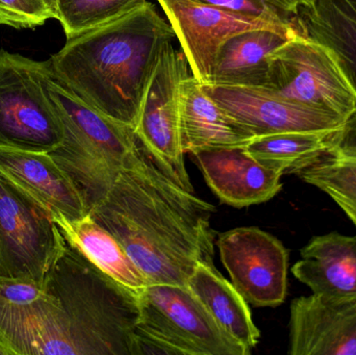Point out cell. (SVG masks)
<instances>
[{
    "label": "cell",
    "instance_id": "ac0fdd59",
    "mask_svg": "<svg viewBox=\"0 0 356 355\" xmlns=\"http://www.w3.org/2000/svg\"><path fill=\"white\" fill-rule=\"evenodd\" d=\"M180 138L184 154L247 145L254 135L230 116L188 75L180 85Z\"/></svg>",
    "mask_w": 356,
    "mask_h": 355
},
{
    "label": "cell",
    "instance_id": "3957f363",
    "mask_svg": "<svg viewBox=\"0 0 356 355\" xmlns=\"http://www.w3.org/2000/svg\"><path fill=\"white\" fill-rule=\"evenodd\" d=\"M45 290L62 308L76 355H135L139 294L70 244L56 261Z\"/></svg>",
    "mask_w": 356,
    "mask_h": 355
},
{
    "label": "cell",
    "instance_id": "cb8c5ba5",
    "mask_svg": "<svg viewBox=\"0 0 356 355\" xmlns=\"http://www.w3.org/2000/svg\"><path fill=\"white\" fill-rule=\"evenodd\" d=\"M330 131H288L255 137L247 151L264 166L284 174H298L316 162L327 146Z\"/></svg>",
    "mask_w": 356,
    "mask_h": 355
},
{
    "label": "cell",
    "instance_id": "e0dca14e",
    "mask_svg": "<svg viewBox=\"0 0 356 355\" xmlns=\"http://www.w3.org/2000/svg\"><path fill=\"white\" fill-rule=\"evenodd\" d=\"M292 273L314 294L356 298V235L316 236L302 249Z\"/></svg>",
    "mask_w": 356,
    "mask_h": 355
},
{
    "label": "cell",
    "instance_id": "f546056e",
    "mask_svg": "<svg viewBox=\"0 0 356 355\" xmlns=\"http://www.w3.org/2000/svg\"><path fill=\"white\" fill-rule=\"evenodd\" d=\"M46 1L48 2V3L50 4V6H52V8H56V2H58V0H46Z\"/></svg>",
    "mask_w": 356,
    "mask_h": 355
},
{
    "label": "cell",
    "instance_id": "277c9868",
    "mask_svg": "<svg viewBox=\"0 0 356 355\" xmlns=\"http://www.w3.org/2000/svg\"><path fill=\"white\" fill-rule=\"evenodd\" d=\"M46 91L64 127V141L50 152L83 194L89 210L111 189L137 147L135 129L108 118L54 79Z\"/></svg>",
    "mask_w": 356,
    "mask_h": 355
},
{
    "label": "cell",
    "instance_id": "7c38bea8",
    "mask_svg": "<svg viewBox=\"0 0 356 355\" xmlns=\"http://www.w3.org/2000/svg\"><path fill=\"white\" fill-rule=\"evenodd\" d=\"M203 88L254 138L288 131L332 133L338 131L346 120L334 113L293 101L263 88Z\"/></svg>",
    "mask_w": 356,
    "mask_h": 355
},
{
    "label": "cell",
    "instance_id": "8992f818",
    "mask_svg": "<svg viewBox=\"0 0 356 355\" xmlns=\"http://www.w3.org/2000/svg\"><path fill=\"white\" fill-rule=\"evenodd\" d=\"M50 60L0 50V148L50 152L62 145L64 127L46 91Z\"/></svg>",
    "mask_w": 356,
    "mask_h": 355
},
{
    "label": "cell",
    "instance_id": "ba28073f",
    "mask_svg": "<svg viewBox=\"0 0 356 355\" xmlns=\"http://www.w3.org/2000/svg\"><path fill=\"white\" fill-rule=\"evenodd\" d=\"M277 95L347 119L356 93L326 46L297 35L269 56L267 85Z\"/></svg>",
    "mask_w": 356,
    "mask_h": 355
},
{
    "label": "cell",
    "instance_id": "4fadbf2b",
    "mask_svg": "<svg viewBox=\"0 0 356 355\" xmlns=\"http://www.w3.org/2000/svg\"><path fill=\"white\" fill-rule=\"evenodd\" d=\"M289 329L290 355H356V298H296Z\"/></svg>",
    "mask_w": 356,
    "mask_h": 355
},
{
    "label": "cell",
    "instance_id": "7402d4cb",
    "mask_svg": "<svg viewBox=\"0 0 356 355\" xmlns=\"http://www.w3.org/2000/svg\"><path fill=\"white\" fill-rule=\"evenodd\" d=\"M67 243L79 249L106 274L140 294L149 286L143 273L124 248L91 215L71 220L60 214L51 215Z\"/></svg>",
    "mask_w": 356,
    "mask_h": 355
},
{
    "label": "cell",
    "instance_id": "9a60e30c",
    "mask_svg": "<svg viewBox=\"0 0 356 355\" xmlns=\"http://www.w3.org/2000/svg\"><path fill=\"white\" fill-rule=\"evenodd\" d=\"M0 175L51 215L76 220L89 214L79 187L49 154L0 148Z\"/></svg>",
    "mask_w": 356,
    "mask_h": 355
},
{
    "label": "cell",
    "instance_id": "5b68a950",
    "mask_svg": "<svg viewBox=\"0 0 356 355\" xmlns=\"http://www.w3.org/2000/svg\"><path fill=\"white\" fill-rule=\"evenodd\" d=\"M135 355H249L186 287L150 285L139 294Z\"/></svg>",
    "mask_w": 356,
    "mask_h": 355
},
{
    "label": "cell",
    "instance_id": "d4e9b609",
    "mask_svg": "<svg viewBox=\"0 0 356 355\" xmlns=\"http://www.w3.org/2000/svg\"><path fill=\"white\" fill-rule=\"evenodd\" d=\"M147 0H58L54 19L58 20L67 38L120 18Z\"/></svg>",
    "mask_w": 356,
    "mask_h": 355
},
{
    "label": "cell",
    "instance_id": "ffe728a7",
    "mask_svg": "<svg viewBox=\"0 0 356 355\" xmlns=\"http://www.w3.org/2000/svg\"><path fill=\"white\" fill-rule=\"evenodd\" d=\"M297 175L327 194L356 227V110L330 135L319 158Z\"/></svg>",
    "mask_w": 356,
    "mask_h": 355
},
{
    "label": "cell",
    "instance_id": "2e32d148",
    "mask_svg": "<svg viewBox=\"0 0 356 355\" xmlns=\"http://www.w3.org/2000/svg\"><path fill=\"white\" fill-rule=\"evenodd\" d=\"M0 342L13 355H76L62 308L49 293L33 304L0 310Z\"/></svg>",
    "mask_w": 356,
    "mask_h": 355
},
{
    "label": "cell",
    "instance_id": "f1b7e54d",
    "mask_svg": "<svg viewBox=\"0 0 356 355\" xmlns=\"http://www.w3.org/2000/svg\"><path fill=\"white\" fill-rule=\"evenodd\" d=\"M0 355H13L12 352L0 342Z\"/></svg>",
    "mask_w": 356,
    "mask_h": 355
},
{
    "label": "cell",
    "instance_id": "44dd1931",
    "mask_svg": "<svg viewBox=\"0 0 356 355\" xmlns=\"http://www.w3.org/2000/svg\"><path fill=\"white\" fill-rule=\"evenodd\" d=\"M295 28L332 52L356 93V0H312L299 10Z\"/></svg>",
    "mask_w": 356,
    "mask_h": 355
},
{
    "label": "cell",
    "instance_id": "8fae6325",
    "mask_svg": "<svg viewBox=\"0 0 356 355\" xmlns=\"http://www.w3.org/2000/svg\"><path fill=\"white\" fill-rule=\"evenodd\" d=\"M179 40L188 67L201 85H211L216 56L222 44L241 31L269 28L286 35V31L259 19L196 0H158Z\"/></svg>",
    "mask_w": 356,
    "mask_h": 355
},
{
    "label": "cell",
    "instance_id": "4316f807",
    "mask_svg": "<svg viewBox=\"0 0 356 355\" xmlns=\"http://www.w3.org/2000/svg\"><path fill=\"white\" fill-rule=\"evenodd\" d=\"M54 19V10L46 0H0V25L35 28Z\"/></svg>",
    "mask_w": 356,
    "mask_h": 355
},
{
    "label": "cell",
    "instance_id": "9c48e42d",
    "mask_svg": "<svg viewBox=\"0 0 356 355\" xmlns=\"http://www.w3.org/2000/svg\"><path fill=\"white\" fill-rule=\"evenodd\" d=\"M188 68L184 52L167 43L146 91L135 133L178 185L194 192L180 138V85L188 76Z\"/></svg>",
    "mask_w": 356,
    "mask_h": 355
},
{
    "label": "cell",
    "instance_id": "484cf974",
    "mask_svg": "<svg viewBox=\"0 0 356 355\" xmlns=\"http://www.w3.org/2000/svg\"><path fill=\"white\" fill-rule=\"evenodd\" d=\"M201 3L211 4L225 8L251 18L259 19L297 33L295 21L299 10L312 0H196Z\"/></svg>",
    "mask_w": 356,
    "mask_h": 355
},
{
    "label": "cell",
    "instance_id": "6da1fadb",
    "mask_svg": "<svg viewBox=\"0 0 356 355\" xmlns=\"http://www.w3.org/2000/svg\"><path fill=\"white\" fill-rule=\"evenodd\" d=\"M216 208L179 185L138 140L92 218L116 238L150 285L186 287L197 265H213Z\"/></svg>",
    "mask_w": 356,
    "mask_h": 355
},
{
    "label": "cell",
    "instance_id": "d6986e66",
    "mask_svg": "<svg viewBox=\"0 0 356 355\" xmlns=\"http://www.w3.org/2000/svg\"><path fill=\"white\" fill-rule=\"evenodd\" d=\"M291 38L292 35L269 28L234 33L220 47L211 85H207L265 88L269 56Z\"/></svg>",
    "mask_w": 356,
    "mask_h": 355
},
{
    "label": "cell",
    "instance_id": "52a82bcc",
    "mask_svg": "<svg viewBox=\"0 0 356 355\" xmlns=\"http://www.w3.org/2000/svg\"><path fill=\"white\" fill-rule=\"evenodd\" d=\"M66 245L51 213L0 175V277L45 288Z\"/></svg>",
    "mask_w": 356,
    "mask_h": 355
},
{
    "label": "cell",
    "instance_id": "7a4b0ae2",
    "mask_svg": "<svg viewBox=\"0 0 356 355\" xmlns=\"http://www.w3.org/2000/svg\"><path fill=\"white\" fill-rule=\"evenodd\" d=\"M175 38L154 4L67 38L54 79L108 118L135 129L163 49Z\"/></svg>",
    "mask_w": 356,
    "mask_h": 355
},
{
    "label": "cell",
    "instance_id": "83f0119b",
    "mask_svg": "<svg viewBox=\"0 0 356 355\" xmlns=\"http://www.w3.org/2000/svg\"><path fill=\"white\" fill-rule=\"evenodd\" d=\"M46 296L45 288L33 281L0 277V310L27 306Z\"/></svg>",
    "mask_w": 356,
    "mask_h": 355
},
{
    "label": "cell",
    "instance_id": "603a6c76",
    "mask_svg": "<svg viewBox=\"0 0 356 355\" xmlns=\"http://www.w3.org/2000/svg\"><path fill=\"white\" fill-rule=\"evenodd\" d=\"M186 288L200 300L228 336L249 352L259 343L261 333L255 327L246 300L213 265H197Z\"/></svg>",
    "mask_w": 356,
    "mask_h": 355
},
{
    "label": "cell",
    "instance_id": "30bf717a",
    "mask_svg": "<svg viewBox=\"0 0 356 355\" xmlns=\"http://www.w3.org/2000/svg\"><path fill=\"white\" fill-rule=\"evenodd\" d=\"M232 286L257 308H276L288 291L289 252L284 244L257 227H240L217 239Z\"/></svg>",
    "mask_w": 356,
    "mask_h": 355
},
{
    "label": "cell",
    "instance_id": "5bb4252c",
    "mask_svg": "<svg viewBox=\"0 0 356 355\" xmlns=\"http://www.w3.org/2000/svg\"><path fill=\"white\" fill-rule=\"evenodd\" d=\"M192 156L211 191L234 208L269 201L282 189V173L257 162L246 145L209 148Z\"/></svg>",
    "mask_w": 356,
    "mask_h": 355
}]
</instances>
